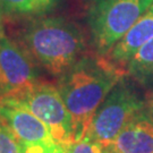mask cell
<instances>
[{
    "mask_svg": "<svg viewBox=\"0 0 153 153\" xmlns=\"http://www.w3.org/2000/svg\"><path fill=\"white\" fill-rule=\"evenodd\" d=\"M61 0H0L6 18H35L48 15L60 5Z\"/></svg>",
    "mask_w": 153,
    "mask_h": 153,
    "instance_id": "11",
    "label": "cell"
},
{
    "mask_svg": "<svg viewBox=\"0 0 153 153\" xmlns=\"http://www.w3.org/2000/svg\"><path fill=\"white\" fill-rule=\"evenodd\" d=\"M153 0H90L86 14L94 53L107 57Z\"/></svg>",
    "mask_w": 153,
    "mask_h": 153,
    "instance_id": "4",
    "label": "cell"
},
{
    "mask_svg": "<svg viewBox=\"0 0 153 153\" xmlns=\"http://www.w3.org/2000/svg\"><path fill=\"white\" fill-rule=\"evenodd\" d=\"M6 99L23 105L49 127L55 141L66 145L73 141V123L57 85L35 81Z\"/></svg>",
    "mask_w": 153,
    "mask_h": 153,
    "instance_id": "5",
    "label": "cell"
},
{
    "mask_svg": "<svg viewBox=\"0 0 153 153\" xmlns=\"http://www.w3.org/2000/svg\"><path fill=\"white\" fill-rule=\"evenodd\" d=\"M125 71L146 92L148 97L153 95V39L133 56Z\"/></svg>",
    "mask_w": 153,
    "mask_h": 153,
    "instance_id": "10",
    "label": "cell"
},
{
    "mask_svg": "<svg viewBox=\"0 0 153 153\" xmlns=\"http://www.w3.org/2000/svg\"><path fill=\"white\" fill-rule=\"evenodd\" d=\"M0 116L23 145L56 142L48 126L30 110L9 99L0 100Z\"/></svg>",
    "mask_w": 153,
    "mask_h": 153,
    "instance_id": "7",
    "label": "cell"
},
{
    "mask_svg": "<svg viewBox=\"0 0 153 153\" xmlns=\"http://www.w3.org/2000/svg\"><path fill=\"white\" fill-rule=\"evenodd\" d=\"M0 153H23V144L0 116Z\"/></svg>",
    "mask_w": 153,
    "mask_h": 153,
    "instance_id": "12",
    "label": "cell"
},
{
    "mask_svg": "<svg viewBox=\"0 0 153 153\" xmlns=\"http://www.w3.org/2000/svg\"><path fill=\"white\" fill-rule=\"evenodd\" d=\"M151 39H153V2L116 43L107 58L118 68L125 71L133 56Z\"/></svg>",
    "mask_w": 153,
    "mask_h": 153,
    "instance_id": "9",
    "label": "cell"
},
{
    "mask_svg": "<svg viewBox=\"0 0 153 153\" xmlns=\"http://www.w3.org/2000/svg\"><path fill=\"white\" fill-rule=\"evenodd\" d=\"M148 107L146 92L129 76H123L100 104L85 138L108 148L121 129Z\"/></svg>",
    "mask_w": 153,
    "mask_h": 153,
    "instance_id": "3",
    "label": "cell"
},
{
    "mask_svg": "<svg viewBox=\"0 0 153 153\" xmlns=\"http://www.w3.org/2000/svg\"><path fill=\"white\" fill-rule=\"evenodd\" d=\"M23 153H66V149L59 143L23 145Z\"/></svg>",
    "mask_w": 153,
    "mask_h": 153,
    "instance_id": "14",
    "label": "cell"
},
{
    "mask_svg": "<svg viewBox=\"0 0 153 153\" xmlns=\"http://www.w3.org/2000/svg\"><path fill=\"white\" fill-rule=\"evenodd\" d=\"M4 98V93H2V90H1V88H0V100Z\"/></svg>",
    "mask_w": 153,
    "mask_h": 153,
    "instance_id": "18",
    "label": "cell"
},
{
    "mask_svg": "<svg viewBox=\"0 0 153 153\" xmlns=\"http://www.w3.org/2000/svg\"><path fill=\"white\" fill-rule=\"evenodd\" d=\"M66 153H103V146L88 138L74 141L64 145Z\"/></svg>",
    "mask_w": 153,
    "mask_h": 153,
    "instance_id": "13",
    "label": "cell"
},
{
    "mask_svg": "<svg viewBox=\"0 0 153 153\" xmlns=\"http://www.w3.org/2000/svg\"><path fill=\"white\" fill-rule=\"evenodd\" d=\"M125 75L107 57L88 53L59 76L56 85L71 115V142L85 138L100 104Z\"/></svg>",
    "mask_w": 153,
    "mask_h": 153,
    "instance_id": "1",
    "label": "cell"
},
{
    "mask_svg": "<svg viewBox=\"0 0 153 153\" xmlns=\"http://www.w3.org/2000/svg\"><path fill=\"white\" fill-rule=\"evenodd\" d=\"M149 109H150V112L153 117V95L149 97Z\"/></svg>",
    "mask_w": 153,
    "mask_h": 153,
    "instance_id": "15",
    "label": "cell"
},
{
    "mask_svg": "<svg viewBox=\"0 0 153 153\" xmlns=\"http://www.w3.org/2000/svg\"><path fill=\"white\" fill-rule=\"evenodd\" d=\"M18 43L51 75L60 76L88 55L82 28L62 16L44 15L27 19L19 30Z\"/></svg>",
    "mask_w": 153,
    "mask_h": 153,
    "instance_id": "2",
    "label": "cell"
},
{
    "mask_svg": "<svg viewBox=\"0 0 153 153\" xmlns=\"http://www.w3.org/2000/svg\"><path fill=\"white\" fill-rule=\"evenodd\" d=\"M108 149L116 153H153V117L149 107L121 129Z\"/></svg>",
    "mask_w": 153,
    "mask_h": 153,
    "instance_id": "8",
    "label": "cell"
},
{
    "mask_svg": "<svg viewBox=\"0 0 153 153\" xmlns=\"http://www.w3.org/2000/svg\"><path fill=\"white\" fill-rule=\"evenodd\" d=\"M103 153H116V152H114V151H112V150H110V149L105 148V149H103Z\"/></svg>",
    "mask_w": 153,
    "mask_h": 153,
    "instance_id": "16",
    "label": "cell"
},
{
    "mask_svg": "<svg viewBox=\"0 0 153 153\" xmlns=\"http://www.w3.org/2000/svg\"><path fill=\"white\" fill-rule=\"evenodd\" d=\"M38 62L21 44L0 28V88L4 97L39 79Z\"/></svg>",
    "mask_w": 153,
    "mask_h": 153,
    "instance_id": "6",
    "label": "cell"
},
{
    "mask_svg": "<svg viewBox=\"0 0 153 153\" xmlns=\"http://www.w3.org/2000/svg\"><path fill=\"white\" fill-rule=\"evenodd\" d=\"M1 17H2V11H1V4H0V28L2 27L1 26Z\"/></svg>",
    "mask_w": 153,
    "mask_h": 153,
    "instance_id": "17",
    "label": "cell"
}]
</instances>
